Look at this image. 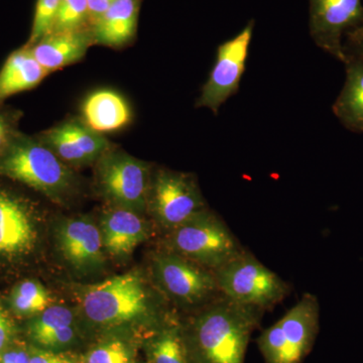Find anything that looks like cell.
<instances>
[{"label": "cell", "mask_w": 363, "mask_h": 363, "mask_svg": "<svg viewBox=\"0 0 363 363\" xmlns=\"http://www.w3.org/2000/svg\"><path fill=\"white\" fill-rule=\"evenodd\" d=\"M264 310L223 297L196 318L183 334L188 363H245L252 332Z\"/></svg>", "instance_id": "cell-1"}, {"label": "cell", "mask_w": 363, "mask_h": 363, "mask_svg": "<svg viewBox=\"0 0 363 363\" xmlns=\"http://www.w3.org/2000/svg\"><path fill=\"white\" fill-rule=\"evenodd\" d=\"M0 176L48 196L65 192L72 181L71 172L50 147L21 131L0 155Z\"/></svg>", "instance_id": "cell-2"}, {"label": "cell", "mask_w": 363, "mask_h": 363, "mask_svg": "<svg viewBox=\"0 0 363 363\" xmlns=\"http://www.w3.org/2000/svg\"><path fill=\"white\" fill-rule=\"evenodd\" d=\"M319 330V303L305 294L285 316L266 329L257 345L266 363H302Z\"/></svg>", "instance_id": "cell-3"}, {"label": "cell", "mask_w": 363, "mask_h": 363, "mask_svg": "<svg viewBox=\"0 0 363 363\" xmlns=\"http://www.w3.org/2000/svg\"><path fill=\"white\" fill-rule=\"evenodd\" d=\"M169 245L172 252L214 272L243 252L226 224L207 209L173 229Z\"/></svg>", "instance_id": "cell-4"}, {"label": "cell", "mask_w": 363, "mask_h": 363, "mask_svg": "<svg viewBox=\"0 0 363 363\" xmlns=\"http://www.w3.org/2000/svg\"><path fill=\"white\" fill-rule=\"evenodd\" d=\"M214 274L223 297L262 310L278 304L290 291L276 272L247 252H241Z\"/></svg>", "instance_id": "cell-5"}, {"label": "cell", "mask_w": 363, "mask_h": 363, "mask_svg": "<svg viewBox=\"0 0 363 363\" xmlns=\"http://www.w3.org/2000/svg\"><path fill=\"white\" fill-rule=\"evenodd\" d=\"M83 309L91 321L102 325L121 324L142 316L147 311L142 278L136 272H128L88 286Z\"/></svg>", "instance_id": "cell-6"}, {"label": "cell", "mask_w": 363, "mask_h": 363, "mask_svg": "<svg viewBox=\"0 0 363 363\" xmlns=\"http://www.w3.org/2000/svg\"><path fill=\"white\" fill-rule=\"evenodd\" d=\"M253 28L255 21H250L235 37L219 45L213 68L203 85L196 106L205 107L217 114L222 105L238 92L247 67Z\"/></svg>", "instance_id": "cell-7"}, {"label": "cell", "mask_w": 363, "mask_h": 363, "mask_svg": "<svg viewBox=\"0 0 363 363\" xmlns=\"http://www.w3.org/2000/svg\"><path fill=\"white\" fill-rule=\"evenodd\" d=\"M97 178L104 194L121 208L135 211L149 203V166L125 152L107 150L98 160Z\"/></svg>", "instance_id": "cell-8"}, {"label": "cell", "mask_w": 363, "mask_h": 363, "mask_svg": "<svg viewBox=\"0 0 363 363\" xmlns=\"http://www.w3.org/2000/svg\"><path fill=\"white\" fill-rule=\"evenodd\" d=\"M363 25L362 0H309V30L315 45L341 63L345 35Z\"/></svg>", "instance_id": "cell-9"}, {"label": "cell", "mask_w": 363, "mask_h": 363, "mask_svg": "<svg viewBox=\"0 0 363 363\" xmlns=\"http://www.w3.org/2000/svg\"><path fill=\"white\" fill-rule=\"evenodd\" d=\"M149 203L157 220L173 230L205 209L199 189L192 177L160 171L150 185Z\"/></svg>", "instance_id": "cell-10"}, {"label": "cell", "mask_w": 363, "mask_h": 363, "mask_svg": "<svg viewBox=\"0 0 363 363\" xmlns=\"http://www.w3.org/2000/svg\"><path fill=\"white\" fill-rule=\"evenodd\" d=\"M155 267L162 288L183 304H197L220 293L214 272L176 253L159 255Z\"/></svg>", "instance_id": "cell-11"}, {"label": "cell", "mask_w": 363, "mask_h": 363, "mask_svg": "<svg viewBox=\"0 0 363 363\" xmlns=\"http://www.w3.org/2000/svg\"><path fill=\"white\" fill-rule=\"evenodd\" d=\"M38 138L62 161L76 166L98 161L111 150L108 140L88 128L84 121H66Z\"/></svg>", "instance_id": "cell-12"}, {"label": "cell", "mask_w": 363, "mask_h": 363, "mask_svg": "<svg viewBox=\"0 0 363 363\" xmlns=\"http://www.w3.org/2000/svg\"><path fill=\"white\" fill-rule=\"evenodd\" d=\"M37 238L30 210L20 198L0 189V255L30 252Z\"/></svg>", "instance_id": "cell-13"}, {"label": "cell", "mask_w": 363, "mask_h": 363, "mask_svg": "<svg viewBox=\"0 0 363 363\" xmlns=\"http://www.w3.org/2000/svg\"><path fill=\"white\" fill-rule=\"evenodd\" d=\"M59 247L72 266L88 269L102 260V235L99 229L83 219L68 220L58 233Z\"/></svg>", "instance_id": "cell-14"}, {"label": "cell", "mask_w": 363, "mask_h": 363, "mask_svg": "<svg viewBox=\"0 0 363 363\" xmlns=\"http://www.w3.org/2000/svg\"><path fill=\"white\" fill-rule=\"evenodd\" d=\"M93 44L91 30L51 33L30 48L33 57L48 73L80 61Z\"/></svg>", "instance_id": "cell-15"}, {"label": "cell", "mask_w": 363, "mask_h": 363, "mask_svg": "<svg viewBox=\"0 0 363 363\" xmlns=\"http://www.w3.org/2000/svg\"><path fill=\"white\" fill-rule=\"evenodd\" d=\"M140 0H114L113 4L91 28L93 44L111 48L128 45L138 28Z\"/></svg>", "instance_id": "cell-16"}, {"label": "cell", "mask_w": 363, "mask_h": 363, "mask_svg": "<svg viewBox=\"0 0 363 363\" xmlns=\"http://www.w3.org/2000/svg\"><path fill=\"white\" fill-rule=\"evenodd\" d=\"M102 242L113 255H126L147 238V226L133 210L119 208L102 223Z\"/></svg>", "instance_id": "cell-17"}, {"label": "cell", "mask_w": 363, "mask_h": 363, "mask_svg": "<svg viewBox=\"0 0 363 363\" xmlns=\"http://www.w3.org/2000/svg\"><path fill=\"white\" fill-rule=\"evenodd\" d=\"M48 74L28 45L11 52L0 70V104L18 93L37 87Z\"/></svg>", "instance_id": "cell-18"}, {"label": "cell", "mask_w": 363, "mask_h": 363, "mask_svg": "<svg viewBox=\"0 0 363 363\" xmlns=\"http://www.w3.org/2000/svg\"><path fill=\"white\" fill-rule=\"evenodd\" d=\"M346 78L342 90L332 106L334 116L346 130L363 133V63L346 57Z\"/></svg>", "instance_id": "cell-19"}, {"label": "cell", "mask_w": 363, "mask_h": 363, "mask_svg": "<svg viewBox=\"0 0 363 363\" xmlns=\"http://www.w3.org/2000/svg\"><path fill=\"white\" fill-rule=\"evenodd\" d=\"M84 123L98 133L121 130L130 123V111L125 100L111 90H99L85 100Z\"/></svg>", "instance_id": "cell-20"}, {"label": "cell", "mask_w": 363, "mask_h": 363, "mask_svg": "<svg viewBox=\"0 0 363 363\" xmlns=\"http://www.w3.org/2000/svg\"><path fill=\"white\" fill-rule=\"evenodd\" d=\"M51 302L49 292L35 281H23L11 295V307L20 315L39 314L50 307Z\"/></svg>", "instance_id": "cell-21"}, {"label": "cell", "mask_w": 363, "mask_h": 363, "mask_svg": "<svg viewBox=\"0 0 363 363\" xmlns=\"http://www.w3.org/2000/svg\"><path fill=\"white\" fill-rule=\"evenodd\" d=\"M73 314L64 306H51L30 325V335L35 342L45 346L55 334L73 324Z\"/></svg>", "instance_id": "cell-22"}, {"label": "cell", "mask_w": 363, "mask_h": 363, "mask_svg": "<svg viewBox=\"0 0 363 363\" xmlns=\"http://www.w3.org/2000/svg\"><path fill=\"white\" fill-rule=\"evenodd\" d=\"M152 363H188L183 334L178 326L160 332L152 344Z\"/></svg>", "instance_id": "cell-23"}, {"label": "cell", "mask_w": 363, "mask_h": 363, "mask_svg": "<svg viewBox=\"0 0 363 363\" xmlns=\"http://www.w3.org/2000/svg\"><path fill=\"white\" fill-rule=\"evenodd\" d=\"M91 30L87 0H61L52 33Z\"/></svg>", "instance_id": "cell-24"}, {"label": "cell", "mask_w": 363, "mask_h": 363, "mask_svg": "<svg viewBox=\"0 0 363 363\" xmlns=\"http://www.w3.org/2000/svg\"><path fill=\"white\" fill-rule=\"evenodd\" d=\"M61 0H37L33 16L32 32L26 45L33 47L52 32Z\"/></svg>", "instance_id": "cell-25"}, {"label": "cell", "mask_w": 363, "mask_h": 363, "mask_svg": "<svg viewBox=\"0 0 363 363\" xmlns=\"http://www.w3.org/2000/svg\"><path fill=\"white\" fill-rule=\"evenodd\" d=\"M128 350L121 341L104 344L88 355L87 363H128Z\"/></svg>", "instance_id": "cell-26"}, {"label": "cell", "mask_w": 363, "mask_h": 363, "mask_svg": "<svg viewBox=\"0 0 363 363\" xmlns=\"http://www.w3.org/2000/svg\"><path fill=\"white\" fill-rule=\"evenodd\" d=\"M344 54L363 63V28H358L345 35L343 42Z\"/></svg>", "instance_id": "cell-27"}, {"label": "cell", "mask_w": 363, "mask_h": 363, "mask_svg": "<svg viewBox=\"0 0 363 363\" xmlns=\"http://www.w3.org/2000/svg\"><path fill=\"white\" fill-rule=\"evenodd\" d=\"M18 133L13 114L0 111V155L6 150Z\"/></svg>", "instance_id": "cell-28"}, {"label": "cell", "mask_w": 363, "mask_h": 363, "mask_svg": "<svg viewBox=\"0 0 363 363\" xmlns=\"http://www.w3.org/2000/svg\"><path fill=\"white\" fill-rule=\"evenodd\" d=\"M113 2L114 0H87L90 28L108 11Z\"/></svg>", "instance_id": "cell-29"}, {"label": "cell", "mask_w": 363, "mask_h": 363, "mask_svg": "<svg viewBox=\"0 0 363 363\" xmlns=\"http://www.w3.org/2000/svg\"><path fill=\"white\" fill-rule=\"evenodd\" d=\"M30 363H71L66 358L49 352H38L30 358Z\"/></svg>", "instance_id": "cell-30"}, {"label": "cell", "mask_w": 363, "mask_h": 363, "mask_svg": "<svg viewBox=\"0 0 363 363\" xmlns=\"http://www.w3.org/2000/svg\"><path fill=\"white\" fill-rule=\"evenodd\" d=\"M11 335V325L6 315L0 310V350L6 345Z\"/></svg>", "instance_id": "cell-31"}, {"label": "cell", "mask_w": 363, "mask_h": 363, "mask_svg": "<svg viewBox=\"0 0 363 363\" xmlns=\"http://www.w3.org/2000/svg\"><path fill=\"white\" fill-rule=\"evenodd\" d=\"M30 358L25 351H9L2 355L0 363H30Z\"/></svg>", "instance_id": "cell-32"}, {"label": "cell", "mask_w": 363, "mask_h": 363, "mask_svg": "<svg viewBox=\"0 0 363 363\" xmlns=\"http://www.w3.org/2000/svg\"><path fill=\"white\" fill-rule=\"evenodd\" d=\"M360 28H363V25L362 26H360Z\"/></svg>", "instance_id": "cell-33"}, {"label": "cell", "mask_w": 363, "mask_h": 363, "mask_svg": "<svg viewBox=\"0 0 363 363\" xmlns=\"http://www.w3.org/2000/svg\"><path fill=\"white\" fill-rule=\"evenodd\" d=\"M0 360H1V357H0Z\"/></svg>", "instance_id": "cell-34"}]
</instances>
